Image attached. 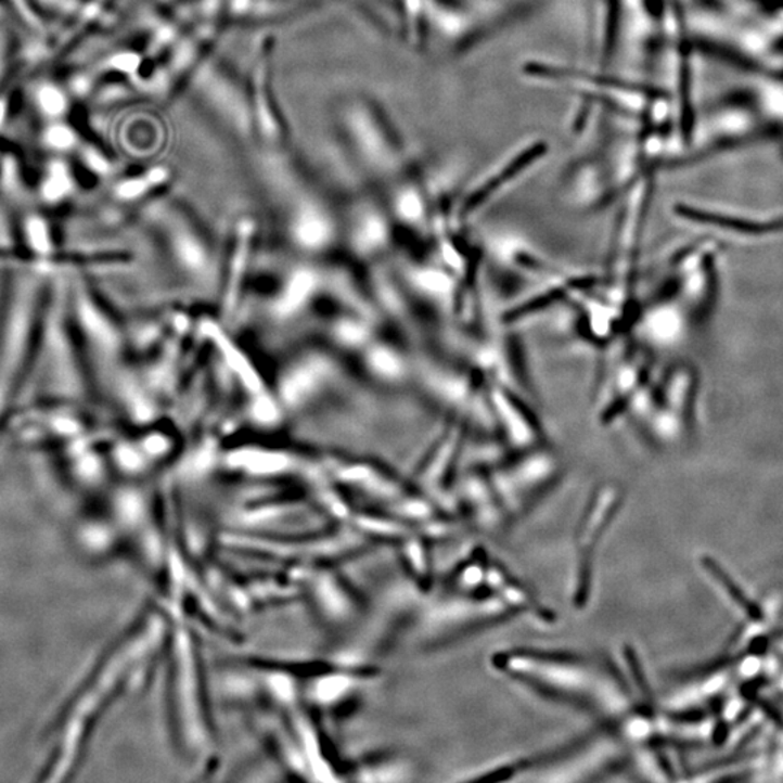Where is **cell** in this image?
Segmentation results:
<instances>
[{"mask_svg": "<svg viewBox=\"0 0 783 783\" xmlns=\"http://www.w3.org/2000/svg\"><path fill=\"white\" fill-rule=\"evenodd\" d=\"M492 665L499 672L544 695L591 709L614 727L640 709L626 678L588 657L518 649L498 653Z\"/></svg>", "mask_w": 783, "mask_h": 783, "instance_id": "6da1fadb", "label": "cell"}, {"mask_svg": "<svg viewBox=\"0 0 783 783\" xmlns=\"http://www.w3.org/2000/svg\"><path fill=\"white\" fill-rule=\"evenodd\" d=\"M53 287L47 274L10 266L0 307V428L31 373Z\"/></svg>", "mask_w": 783, "mask_h": 783, "instance_id": "7a4b0ae2", "label": "cell"}, {"mask_svg": "<svg viewBox=\"0 0 783 783\" xmlns=\"http://www.w3.org/2000/svg\"><path fill=\"white\" fill-rule=\"evenodd\" d=\"M561 462L544 445L516 451L514 458L488 471L508 518H518L559 479Z\"/></svg>", "mask_w": 783, "mask_h": 783, "instance_id": "3957f363", "label": "cell"}, {"mask_svg": "<svg viewBox=\"0 0 783 783\" xmlns=\"http://www.w3.org/2000/svg\"><path fill=\"white\" fill-rule=\"evenodd\" d=\"M698 373L694 365H672L657 385L644 392V414L649 428L659 441L681 440L691 432L695 419Z\"/></svg>", "mask_w": 783, "mask_h": 783, "instance_id": "277c9868", "label": "cell"}, {"mask_svg": "<svg viewBox=\"0 0 783 783\" xmlns=\"http://www.w3.org/2000/svg\"><path fill=\"white\" fill-rule=\"evenodd\" d=\"M647 196V184L631 192L630 200L627 201L619 214L613 241H611L606 287H608L611 303L622 308L624 305L630 303L632 279H634L641 240H643L641 235L644 230Z\"/></svg>", "mask_w": 783, "mask_h": 783, "instance_id": "5b68a950", "label": "cell"}, {"mask_svg": "<svg viewBox=\"0 0 783 783\" xmlns=\"http://www.w3.org/2000/svg\"><path fill=\"white\" fill-rule=\"evenodd\" d=\"M622 492L617 485L606 484L593 493L576 531V567L574 576L575 605L583 608L591 595L593 554L604 539L609 524L621 506Z\"/></svg>", "mask_w": 783, "mask_h": 783, "instance_id": "8992f818", "label": "cell"}, {"mask_svg": "<svg viewBox=\"0 0 783 783\" xmlns=\"http://www.w3.org/2000/svg\"><path fill=\"white\" fill-rule=\"evenodd\" d=\"M510 609L488 587L477 591H458L449 588V595L434 606L428 619L436 640L454 639L490 624L510 618Z\"/></svg>", "mask_w": 783, "mask_h": 783, "instance_id": "52a82bcc", "label": "cell"}, {"mask_svg": "<svg viewBox=\"0 0 783 783\" xmlns=\"http://www.w3.org/2000/svg\"><path fill=\"white\" fill-rule=\"evenodd\" d=\"M195 86L201 97L241 139L256 136L248 89L222 63L209 60L200 64Z\"/></svg>", "mask_w": 783, "mask_h": 783, "instance_id": "ba28073f", "label": "cell"}, {"mask_svg": "<svg viewBox=\"0 0 783 783\" xmlns=\"http://www.w3.org/2000/svg\"><path fill=\"white\" fill-rule=\"evenodd\" d=\"M621 753L613 733L595 735L561 756L541 761L539 781H588L619 763Z\"/></svg>", "mask_w": 783, "mask_h": 783, "instance_id": "9c48e42d", "label": "cell"}, {"mask_svg": "<svg viewBox=\"0 0 783 783\" xmlns=\"http://www.w3.org/2000/svg\"><path fill=\"white\" fill-rule=\"evenodd\" d=\"M348 141L360 156L374 166H386L397 145L381 112L368 99H352L343 110Z\"/></svg>", "mask_w": 783, "mask_h": 783, "instance_id": "30bf717a", "label": "cell"}, {"mask_svg": "<svg viewBox=\"0 0 783 783\" xmlns=\"http://www.w3.org/2000/svg\"><path fill=\"white\" fill-rule=\"evenodd\" d=\"M488 402L492 419L516 451L544 445L543 429L526 402L521 401L510 387L489 382Z\"/></svg>", "mask_w": 783, "mask_h": 783, "instance_id": "8fae6325", "label": "cell"}, {"mask_svg": "<svg viewBox=\"0 0 783 783\" xmlns=\"http://www.w3.org/2000/svg\"><path fill=\"white\" fill-rule=\"evenodd\" d=\"M269 40H265L258 49L254 62L252 84L248 93L252 102L254 131L269 145H281L286 140L285 124L274 103L269 75Z\"/></svg>", "mask_w": 783, "mask_h": 783, "instance_id": "7c38bea8", "label": "cell"}, {"mask_svg": "<svg viewBox=\"0 0 783 783\" xmlns=\"http://www.w3.org/2000/svg\"><path fill=\"white\" fill-rule=\"evenodd\" d=\"M462 499L464 514L475 523L480 531L495 535L510 523L505 510L499 502L488 471H471L464 476L462 484Z\"/></svg>", "mask_w": 783, "mask_h": 783, "instance_id": "4fadbf2b", "label": "cell"}, {"mask_svg": "<svg viewBox=\"0 0 783 783\" xmlns=\"http://www.w3.org/2000/svg\"><path fill=\"white\" fill-rule=\"evenodd\" d=\"M486 587L502 601L512 614H524L543 626H553L556 614L541 604L530 589L524 587L514 575L497 562H489L486 572Z\"/></svg>", "mask_w": 783, "mask_h": 783, "instance_id": "5bb4252c", "label": "cell"}, {"mask_svg": "<svg viewBox=\"0 0 783 783\" xmlns=\"http://www.w3.org/2000/svg\"><path fill=\"white\" fill-rule=\"evenodd\" d=\"M545 152H548V145L535 144L532 147L526 150V152L519 153L514 161L508 162L501 170L490 176L486 182L480 183L479 187L464 200L463 217H472L477 210L485 208L488 202L492 201L498 193L502 192V189H505L508 184L514 182L521 175L526 174L528 167L535 165Z\"/></svg>", "mask_w": 783, "mask_h": 783, "instance_id": "9a60e30c", "label": "cell"}, {"mask_svg": "<svg viewBox=\"0 0 783 783\" xmlns=\"http://www.w3.org/2000/svg\"><path fill=\"white\" fill-rule=\"evenodd\" d=\"M325 373L326 364L321 360H311L295 369L283 383V397L286 402L292 406L303 402L312 394Z\"/></svg>", "mask_w": 783, "mask_h": 783, "instance_id": "2e32d148", "label": "cell"}, {"mask_svg": "<svg viewBox=\"0 0 783 783\" xmlns=\"http://www.w3.org/2000/svg\"><path fill=\"white\" fill-rule=\"evenodd\" d=\"M701 563H703L704 569L713 576L714 580L724 589L730 600H733L734 604L747 614L748 618L753 619V621H761V619H763V613H761L760 606L757 605L756 602L748 600L746 593L739 588V585L734 582L733 578H730V575L727 574L713 557L704 556L701 559Z\"/></svg>", "mask_w": 783, "mask_h": 783, "instance_id": "e0dca14e", "label": "cell"}, {"mask_svg": "<svg viewBox=\"0 0 783 783\" xmlns=\"http://www.w3.org/2000/svg\"><path fill=\"white\" fill-rule=\"evenodd\" d=\"M463 434L455 429L447 436L446 440L441 442L440 449H438L436 458H434L432 464L428 466V479L434 485L445 486L447 484V477L453 475L455 462H458L460 441H462Z\"/></svg>", "mask_w": 783, "mask_h": 783, "instance_id": "ac0fdd59", "label": "cell"}, {"mask_svg": "<svg viewBox=\"0 0 783 783\" xmlns=\"http://www.w3.org/2000/svg\"><path fill=\"white\" fill-rule=\"evenodd\" d=\"M330 227L316 210H305L296 223V236L305 247L316 248L329 240Z\"/></svg>", "mask_w": 783, "mask_h": 783, "instance_id": "d6986e66", "label": "cell"}, {"mask_svg": "<svg viewBox=\"0 0 783 783\" xmlns=\"http://www.w3.org/2000/svg\"><path fill=\"white\" fill-rule=\"evenodd\" d=\"M313 286H316V279H313L311 273H296L295 277L292 278L281 303L278 304V311L283 313V316L295 312L296 309L303 307L305 300L311 295Z\"/></svg>", "mask_w": 783, "mask_h": 783, "instance_id": "ffe728a7", "label": "cell"}, {"mask_svg": "<svg viewBox=\"0 0 783 783\" xmlns=\"http://www.w3.org/2000/svg\"><path fill=\"white\" fill-rule=\"evenodd\" d=\"M232 462L244 464L254 472H274L285 466V459L277 454L265 453H241L232 459Z\"/></svg>", "mask_w": 783, "mask_h": 783, "instance_id": "44dd1931", "label": "cell"}, {"mask_svg": "<svg viewBox=\"0 0 783 783\" xmlns=\"http://www.w3.org/2000/svg\"><path fill=\"white\" fill-rule=\"evenodd\" d=\"M370 364L383 376L395 377L401 373V363H399L398 357L392 355L385 348H376V350L370 352Z\"/></svg>", "mask_w": 783, "mask_h": 783, "instance_id": "7402d4cb", "label": "cell"}, {"mask_svg": "<svg viewBox=\"0 0 783 783\" xmlns=\"http://www.w3.org/2000/svg\"><path fill=\"white\" fill-rule=\"evenodd\" d=\"M385 226H383L381 219L370 217L365 219L363 226H361L357 239H359V245L361 248H373L385 240Z\"/></svg>", "mask_w": 783, "mask_h": 783, "instance_id": "603a6c76", "label": "cell"}, {"mask_svg": "<svg viewBox=\"0 0 783 783\" xmlns=\"http://www.w3.org/2000/svg\"><path fill=\"white\" fill-rule=\"evenodd\" d=\"M179 254L184 264L192 266V268H197L204 261V253L191 240L182 239L179 241Z\"/></svg>", "mask_w": 783, "mask_h": 783, "instance_id": "cb8c5ba5", "label": "cell"}, {"mask_svg": "<svg viewBox=\"0 0 783 783\" xmlns=\"http://www.w3.org/2000/svg\"><path fill=\"white\" fill-rule=\"evenodd\" d=\"M254 416L260 423H273L278 419L277 407L269 398H260L254 406Z\"/></svg>", "mask_w": 783, "mask_h": 783, "instance_id": "d4e9b609", "label": "cell"}, {"mask_svg": "<svg viewBox=\"0 0 783 783\" xmlns=\"http://www.w3.org/2000/svg\"><path fill=\"white\" fill-rule=\"evenodd\" d=\"M338 337L347 344H359L365 337V331L352 322H342L338 326Z\"/></svg>", "mask_w": 783, "mask_h": 783, "instance_id": "484cf974", "label": "cell"}, {"mask_svg": "<svg viewBox=\"0 0 783 783\" xmlns=\"http://www.w3.org/2000/svg\"><path fill=\"white\" fill-rule=\"evenodd\" d=\"M399 210H401L402 217L408 219L419 218L421 215V204L419 197L414 193H407L399 201Z\"/></svg>", "mask_w": 783, "mask_h": 783, "instance_id": "4316f807", "label": "cell"}, {"mask_svg": "<svg viewBox=\"0 0 783 783\" xmlns=\"http://www.w3.org/2000/svg\"><path fill=\"white\" fill-rule=\"evenodd\" d=\"M167 446L169 445H167L166 438L162 436H152L145 440V449L152 454L163 453L167 450Z\"/></svg>", "mask_w": 783, "mask_h": 783, "instance_id": "83f0119b", "label": "cell"}, {"mask_svg": "<svg viewBox=\"0 0 783 783\" xmlns=\"http://www.w3.org/2000/svg\"><path fill=\"white\" fill-rule=\"evenodd\" d=\"M757 705H759V707L763 709V711L768 714V716L772 718L774 722H778V724H782V717L779 716L776 709L770 707L769 704H766L765 701L761 699H757Z\"/></svg>", "mask_w": 783, "mask_h": 783, "instance_id": "f1b7e54d", "label": "cell"}]
</instances>
